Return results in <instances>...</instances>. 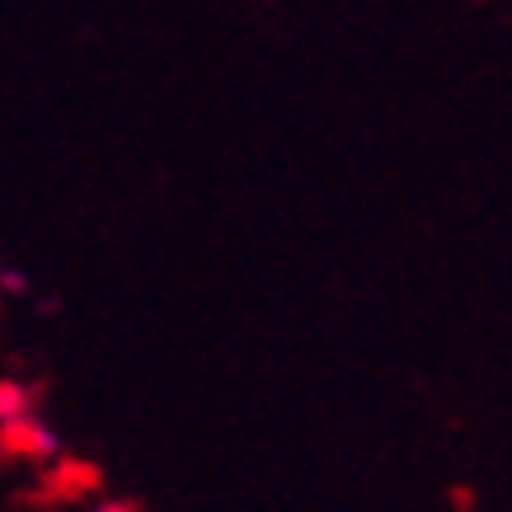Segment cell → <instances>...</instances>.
<instances>
[{
	"instance_id": "cell-1",
	"label": "cell",
	"mask_w": 512,
	"mask_h": 512,
	"mask_svg": "<svg viewBox=\"0 0 512 512\" xmlns=\"http://www.w3.org/2000/svg\"><path fill=\"white\" fill-rule=\"evenodd\" d=\"M104 512H127V508H104Z\"/></svg>"
}]
</instances>
